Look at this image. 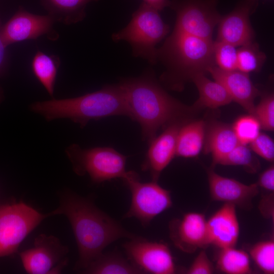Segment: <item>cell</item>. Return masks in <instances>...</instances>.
Returning <instances> with one entry per match:
<instances>
[{
	"mask_svg": "<svg viewBox=\"0 0 274 274\" xmlns=\"http://www.w3.org/2000/svg\"><path fill=\"white\" fill-rule=\"evenodd\" d=\"M253 115L263 129L273 131L274 129V96L272 93L265 94L255 107Z\"/></svg>",
	"mask_w": 274,
	"mask_h": 274,
	"instance_id": "31",
	"label": "cell"
},
{
	"mask_svg": "<svg viewBox=\"0 0 274 274\" xmlns=\"http://www.w3.org/2000/svg\"><path fill=\"white\" fill-rule=\"evenodd\" d=\"M60 59L56 55H50L38 51L32 60L33 74L48 94L53 96Z\"/></svg>",
	"mask_w": 274,
	"mask_h": 274,
	"instance_id": "24",
	"label": "cell"
},
{
	"mask_svg": "<svg viewBox=\"0 0 274 274\" xmlns=\"http://www.w3.org/2000/svg\"><path fill=\"white\" fill-rule=\"evenodd\" d=\"M239 47L237 49V70L248 74L259 71L266 56L258 44L252 41Z\"/></svg>",
	"mask_w": 274,
	"mask_h": 274,
	"instance_id": "26",
	"label": "cell"
},
{
	"mask_svg": "<svg viewBox=\"0 0 274 274\" xmlns=\"http://www.w3.org/2000/svg\"><path fill=\"white\" fill-rule=\"evenodd\" d=\"M88 274H140L143 272L120 253L103 252L82 271Z\"/></svg>",
	"mask_w": 274,
	"mask_h": 274,
	"instance_id": "23",
	"label": "cell"
},
{
	"mask_svg": "<svg viewBox=\"0 0 274 274\" xmlns=\"http://www.w3.org/2000/svg\"><path fill=\"white\" fill-rule=\"evenodd\" d=\"M258 5V0H241L230 13L221 17L218 23L217 41L235 47L253 41L255 32L250 17Z\"/></svg>",
	"mask_w": 274,
	"mask_h": 274,
	"instance_id": "13",
	"label": "cell"
},
{
	"mask_svg": "<svg viewBox=\"0 0 274 274\" xmlns=\"http://www.w3.org/2000/svg\"><path fill=\"white\" fill-rule=\"evenodd\" d=\"M217 266L221 271L227 274L252 273L249 255L235 247L221 249Z\"/></svg>",
	"mask_w": 274,
	"mask_h": 274,
	"instance_id": "25",
	"label": "cell"
},
{
	"mask_svg": "<svg viewBox=\"0 0 274 274\" xmlns=\"http://www.w3.org/2000/svg\"><path fill=\"white\" fill-rule=\"evenodd\" d=\"M250 149L266 160L273 162L274 160V142L268 135L260 133L250 144Z\"/></svg>",
	"mask_w": 274,
	"mask_h": 274,
	"instance_id": "32",
	"label": "cell"
},
{
	"mask_svg": "<svg viewBox=\"0 0 274 274\" xmlns=\"http://www.w3.org/2000/svg\"><path fill=\"white\" fill-rule=\"evenodd\" d=\"M239 144L247 145L253 142L260 133V124L253 115L239 117L232 126Z\"/></svg>",
	"mask_w": 274,
	"mask_h": 274,
	"instance_id": "29",
	"label": "cell"
},
{
	"mask_svg": "<svg viewBox=\"0 0 274 274\" xmlns=\"http://www.w3.org/2000/svg\"><path fill=\"white\" fill-rule=\"evenodd\" d=\"M206 128L202 120L184 123L178 133L176 156L184 158L197 156L203 147Z\"/></svg>",
	"mask_w": 274,
	"mask_h": 274,
	"instance_id": "20",
	"label": "cell"
},
{
	"mask_svg": "<svg viewBox=\"0 0 274 274\" xmlns=\"http://www.w3.org/2000/svg\"><path fill=\"white\" fill-rule=\"evenodd\" d=\"M207 133L204 151L212 154V166L219 164L239 144L232 126L220 122H213Z\"/></svg>",
	"mask_w": 274,
	"mask_h": 274,
	"instance_id": "19",
	"label": "cell"
},
{
	"mask_svg": "<svg viewBox=\"0 0 274 274\" xmlns=\"http://www.w3.org/2000/svg\"><path fill=\"white\" fill-rule=\"evenodd\" d=\"M120 84L126 94L131 118L140 124L142 137L149 143L160 128L175 122H187L196 110L168 94L152 72L123 79Z\"/></svg>",
	"mask_w": 274,
	"mask_h": 274,
	"instance_id": "2",
	"label": "cell"
},
{
	"mask_svg": "<svg viewBox=\"0 0 274 274\" xmlns=\"http://www.w3.org/2000/svg\"><path fill=\"white\" fill-rule=\"evenodd\" d=\"M208 246L220 249L235 247L239 234L236 206L225 203L206 222Z\"/></svg>",
	"mask_w": 274,
	"mask_h": 274,
	"instance_id": "17",
	"label": "cell"
},
{
	"mask_svg": "<svg viewBox=\"0 0 274 274\" xmlns=\"http://www.w3.org/2000/svg\"><path fill=\"white\" fill-rule=\"evenodd\" d=\"M215 268L204 250H202L194 259L186 271L188 274H212Z\"/></svg>",
	"mask_w": 274,
	"mask_h": 274,
	"instance_id": "33",
	"label": "cell"
},
{
	"mask_svg": "<svg viewBox=\"0 0 274 274\" xmlns=\"http://www.w3.org/2000/svg\"><path fill=\"white\" fill-rule=\"evenodd\" d=\"M98 0H41L43 7L55 22L65 25L82 21L88 4Z\"/></svg>",
	"mask_w": 274,
	"mask_h": 274,
	"instance_id": "22",
	"label": "cell"
},
{
	"mask_svg": "<svg viewBox=\"0 0 274 274\" xmlns=\"http://www.w3.org/2000/svg\"><path fill=\"white\" fill-rule=\"evenodd\" d=\"M123 245L127 259L143 273L173 274L176 267L168 245L136 236Z\"/></svg>",
	"mask_w": 274,
	"mask_h": 274,
	"instance_id": "11",
	"label": "cell"
},
{
	"mask_svg": "<svg viewBox=\"0 0 274 274\" xmlns=\"http://www.w3.org/2000/svg\"><path fill=\"white\" fill-rule=\"evenodd\" d=\"M30 109L48 121L68 118L82 127L91 120L116 115L131 118L126 94L120 83L76 97L36 101Z\"/></svg>",
	"mask_w": 274,
	"mask_h": 274,
	"instance_id": "3",
	"label": "cell"
},
{
	"mask_svg": "<svg viewBox=\"0 0 274 274\" xmlns=\"http://www.w3.org/2000/svg\"><path fill=\"white\" fill-rule=\"evenodd\" d=\"M66 154L75 173L88 174L91 181L100 183L116 178L123 179L127 171V157L110 147L82 149L77 144L67 148Z\"/></svg>",
	"mask_w": 274,
	"mask_h": 274,
	"instance_id": "6",
	"label": "cell"
},
{
	"mask_svg": "<svg viewBox=\"0 0 274 274\" xmlns=\"http://www.w3.org/2000/svg\"><path fill=\"white\" fill-rule=\"evenodd\" d=\"M191 81L195 84L199 92V97L193 105L196 110L203 108L214 109L232 101L225 87L217 81L210 80L206 74H196Z\"/></svg>",
	"mask_w": 274,
	"mask_h": 274,
	"instance_id": "21",
	"label": "cell"
},
{
	"mask_svg": "<svg viewBox=\"0 0 274 274\" xmlns=\"http://www.w3.org/2000/svg\"><path fill=\"white\" fill-rule=\"evenodd\" d=\"M185 122H175L167 125L161 134L149 143L142 169L149 172L152 181H158L161 172L176 155L178 133Z\"/></svg>",
	"mask_w": 274,
	"mask_h": 274,
	"instance_id": "16",
	"label": "cell"
},
{
	"mask_svg": "<svg viewBox=\"0 0 274 274\" xmlns=\"http://www.w3.org/2000/svg\"><path fill=\"white\" fill-rule=\"evenodd\" d=\"M55 22L48 14L40 15L28 12L22 8L1 27V36L5 45L17 42L36 40L42 36H46L50 40L58 37L53 29Z\"/></svg>",
	"mask_w": 274,
	"mask_h": 274,
	"instance_id": "12",
	"label": "cell"
},
{
	"mask_svg": "<svg viewBox=\"0 0 274 274\" xmlns=\"http://www.w3.org/2000/svg\"><path fill=\"white\" fill-rule=\"evenodd\" d=\"M1 24L0 20V76L3 73L5 66L6 65V48L5 45L1 36Z\"/></svg>",
	"mask_w": 274,
	"mask_h": 274,
	"instance_id": "35",
	"label": "cell"
},
{
	"mask_svg": "<svg viewBox=\"0 0 274 274\" xmlns=\"http://www.w3.org/2000/svg\"><path fill=\"white\" fill-rule=\"evenodd\" d=\"M169 31V27L163 21L159 11L143 2L132 14L127 25L114 33L112 39L115 42H128L134 56L154 64L157 62L156 46Z\"/></svg>",
	"mask_w": 274,
	"mask_h": 274,
	"instance_id": "5",
	"label": "cell"
},
{
	"mask_svg": "<svg viewBox=\"0 0 274 274\" xmlns=\"http://www.w3.org/2000/svg\"><path fill=\"white\" fill-rule=\"evenodd\" d=\"M59 207L49 216H65L71 225L79 252L76 269L82 272L113 242L137 235L98 208L91 198L70 190L60 194Z\"/></svg>",
	"mask_w": 274,
	"mask_h": 274,
	"instance_id": "1",
	"label": "cell"
},
{
	"mask_svg": "<svg viewBox=\"0 0 274 274\" xmlns=\"http://www.w3.org/2000/svg\"><path fill=\"white\" fill-rule=\"evenodd\" d=\"M213 45L212 40L173 30L157 49V62L166 68L161 80L170 88L179 90L193 76L208 73L215 65Z\"/></svg>",
	"mask_w": 274,
	"mask_h": 274,
	"instance_id": "4",
	"label": "cell"
},
{
	"mask_svg": "<svg viewBox=\"0 0 274 274\" xmlns=\"http://www.w3.org/2000/svg\"><path fill=\"white\" fill-rule=\"evenodd\" d=\"M249 254L257 266L264 273H274L273 238L259 242L252 246Z\"/></svg>",
	"mask_w": 274,
	"mask_h": 274,
	"instance_id": "27",
	"label": "cell"
},
{
	"mask_svg": "<svg viewBox=\"0 0 274 274\" xmlns=\"http://www.w3.org/2000/svg\"><path fill=\"white\" fill-rule=\"evenodd\" d=\"M236 47L229 43L214 41L213 56L215 66L226 71L237 70Z\"/></svg>",
	"mask_w": 274,
	"mask_h": 274,
	"instance_id": "30",
	"label": "cell"
},
{
	"mask_svg": "<svg viewBox=\"0 0 274 274\" xmlns=\"http://www.w3.org/2000/svg\"><path fill=\"white\" fill-rule=\"evenodd\" d=\"M215 81L226 89L232 100L236 101L250 114L255 110V99L261 93L251 81L249 74L238 70L226 71L214 65L208 70Z\"/></svg>",
	"mask_w": 274,
	"mask_h": 274,
	"instance_id": "18",
	"label": "cell"
},
{
	"mask_svg": "<svg viewBox=\"0 0 274 274\" xmlns=\"http://www.w3.org/2000/svg\"><path fill=\"white\" fill-rule=\"evenodd\" d=\"M22 201L0 207V257L17 252L25 237L46 218Z\"/></svg>",
	"mask_w": 274,
	"mask_h": 274,
	"instance_id": "8",
	"label": "cell"
},
{
	"mask_svg": "<svg viewBox=\"0 0 274 274\" xmlns=\"http://www.w3.org/2000/svg\"><path fill=\"white\" fill-rule=\"evenodd\" d=\"M207 220L204 214L189 212L169 224V236L174 245L184 252L191 253L208 246Z\"/></svg>",
	"mask_w": 274,
	"mask_h": 274,
	"instance_id": "15",
	"label": "cell"
},
{
	"mask_svg": "<svg viewBox=\"0 0 274 274\" xmlns=\"http://www.w3.org/2000/svg\"><path fill=\"white\" fill-rule=\"evenodd\" d=\"M210 195L215 201L231 203L246 210L252 208V201L259 192L257 183L245 184L223 177L211 167L207 169Z\"/></svg>",
	"mask_w": 274,
	"mask_h": 274,
	"instance_id": "14",
	"label": "cell"
},
{
	"mask_svg": "<svg viewBox=\"0 0 274 274\" xmlns=\"http://www.w3.org/2000/svg\"><path fill=\"white\" fill-rule=\"evenodd\" d=\"M259 188L266 193L274 192V166L271 165L259 176L257 183Z\"/></svg>",
	"mask_w": 274,
	"mask_h": 274,
	"instance_id": "34",
	"label": "cell"
},
{
	"mask_svg": "<svg viewBox=\"0 0 274 274\" xmlns=\"http://www.w3.org/2000/svg\"><path fill=\"white\" fill-rule=\"evenodd\" d=\"M143 1L159 11L166 7H169L170 5V0H143Z\"/></svg>",
	"mask_w": 274,
	"mask_h": 274,
	"instance_id": "36",
	"label": "cell"
},
{
	"mask_svg": "<svg viewBox=\"0 0 274 274\" xmlns=\"http://www.w3.org/2000/svg\"><path fill=\"white\" fill-rule=\"evenodd\" d=\"M223 165L242 166L250 173L256 172L259 163L246 145L238 144L219 163Z\"/></svg>",
	"mask_w": 274,
	"mask_h": 274,
	"instance_id": "28",
	"label": "cell"
},
{
	"mask_svg": "<svg viewBox=\"0 0 274 274\" xmlns=\"http://www.w3.org/2000/svg\"><path fill=\"white\" fill-rule=\"evenodd\" d=\"M131 194L130 208L124 218H135L144 227L173 204L170 192L156 181L142 182L137 173L127 171L122 179Z\"/></svg>",
	"mask_w": 274,
	"mask_h": 274,
	"instance_id": "7",
	"label": "cell"
},
{
	"mask_svg": "<svg viewBox=\"0 0 274 274\" xmlns=\"http://www.w3.org/2000/svg\"><path fill=\"white\" fill-rule=\"evenodd\" d=\"M218 0H172L169 6L176 14L174 31L212 40L215 27L221 16Z\"/></svg>",
	"mask_w": 274,
	"mask_h": 274,
	"instance_id": "9",
	"label": "cell"
},
{
	"mask_svg": "<svg viewBox=\"0 0 274 274\" xmlns=\"http://www.w3.org/2000/svg\"><path fill=\"white\" fill-rule=\"evenodd\" d=\"M67 247L53 235L44 234L35 239L33 246L21 252L20 257L25 271L30 274H57L68 263Z\"/></svg>",
	"mask_w": 274,
	"mask_h": 274,
	"instance_id": "10",
	"label": "cell"
}]
</instances>
